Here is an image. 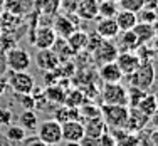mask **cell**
Masks as SVG:
<instances>
[{
    "mask_svg": "<svg viewBox=\"0 0 158 146\" xmlns=\"http://www.w3.org/2000/svg\"><path fill=\"white\" fill-rule=\"evenodd\" d=\"M82 92L77 91V89H74V91H69L66 96H64V103L67 104L69 107H79L82 104Z\"/></svg>",
    "mask_w": 158,
    "mask_h": 146,
    "instance_id": "f1b7e54d",
    "label": "cell"
},
{
    "mask_svg": "<svg viewBox=\"0 0 158 146\" xmlns=\"http://www.w3.org/2000/svg\"><path fill=\"white\" fill-rule=\"evenodd\" d=\"M79 146H101V141L99 138H91V136H86L79 141Z\"/></svg>",
    "mask_w": 158,
    "mask_h": 146,
    "instance_id": "836d02e7",
    "label": "cell"
},
{
    "mask_svg": "<svg viewBox=\"0 0 158 146\" xmlns=\"http://www.w3.org/2000/svg\"><path fill=\"white\" fill-rule=\"evenodd\" d=\"M150 47L153 49V52H155V54H158V34H155V37H153L152 40H150Z\"/></svg>",
    "mask_w": 158,
    "mask_h": 146,
    "instance_id": "74e56055",
    "label": "cell"
},
{
    "mask_svg": "<svg viewBox=\"0 0 158 146\" xmlns=\"http://www.w3.org/2000/svg\"><path fill=\"white\" fill-rule=\"evenodd\" d=\"M0 37H2V27H0Z\"/></svg>",
    "mask_w": 158,
    "mask_h": 146,
    "instance_id": "7bdbcfd3",
    "label": "cell"
},
{
    "mask_svg": "<svg viewBox=\"0 0 158 146\" xmlns=\"http://www.w3.org/2000/svg\"><path fill=\"white\" fill-rule=\"evenodd\" d=\"M126 96H128V107L133 109V107L138 106V103L146 96V91H141L140 87H135V86H130V89H126Z\"/></svg>",
    "mask_w": 158,
    "mask_h": 146,
    "instance_id": "484cf974",
    "label": "cell"
},
{
    "mask_svg": "<svg viewBox=\"0 0 158 146\" xmlns=\"http://www.w3.org/2000/svg\"><path fill=\"white\" fill-rule=\"evenodd\" d=\"M150 118H152V123H153V126H155V128H158V111L153 116H150Z\"/></svg>",
    "mask_w": 158,
    "mask_h": 146,
    "instance_id": "f35d334b",
    "label": "cell"
},
{
    "mask_svg": "<svg viewBox=\"0 0 158 146\" xmlns=\"http://www.w3.org/2000/svg\"><path fill=\"white\" fill-rule=\"evenodd\" d=\"M35 62L37 66L40 67L42 71H56L61 64V61H59L57 54H56L52 49H46V51H39L35 55Z\"/></svg>",
    "mask_w": 158,
    "mask_h": 146,
    "instance_id": "8fae6325",
    "label": "cell"
},
{
    "mask_svg": "<svg viewBox=\"0 0 158 146\" xmlns=\"http://www.w3.org/2000/svg\"><path fill=\"white\" fill-rule=\"evenodd\" d=\"M133 32H135V35L138 37V42L140 44H150V40L155 37L153 25H150V24H141V22H138L133 27Z\"/></svg>",
    "mask_w": 158,
    "mask_h": 146,
    "instance_id": "ffe728a7",
    "label": "cell"
},
{
    "mask_svg": "<svg viewBox=\"0 0 158 146\" xmlns=\"http://www.w3.org/2000/svg\"><path fill=\"white\" fill-rule=\"evenodd\" d=\"M7 87H9V84H7V77L0 74V97L3 96V92L7 91Z\"/></svg>",
    "mask_w": 158,
    "mask_h": 146,
    "instance_id": "d590c367",
    "label": "cell"
},
{
    "mask_svg": "<svg viewBox=\"0 0 158 146\" xmlns=\"http://www.w3.org/2000/svg\"><path fill=\"white\" fill-rule=\"evenodd\" d=\"M37 138L47 146H56L62 141V133H61V123L52 119H46L37 126Z\"/></svg>",
    "mask_w": 158,
    "mask_h": 146,
    "instance_id": "277c9868",
    "label": "cell"
},
{
    "mask_svg": "<svg viewBox=\"0 0 158 146\" xmlns=\"http://www.w3.org/2000/svg\"><path fill=\"white\" fill-rule=\"evenodd\" d=\"M67 146H79V143H67Z\"/></svg>",
    "mask_w": 158,
    "mask_h": 146,
    "instance_id": "60d3db41",
    "label": "cell"
},
{
    "mask_svg": "<svg viewBox=\"0 0 158 146\" xmlns=\"http://www.w3.org/2000/svg\"><path fill=\"white\" fill-rule=\"evenodd\" d=\"M101 141V146H116V140H114V134H111L110 131L104 133L103 136L99 138Z\"/></svg>",
    "mask_w": 158,
    "mask_h": 146,
    "instance_id": "d6a6232c",
    "label": "cell"
},
{
    "mask_svg": "<svg viewBox=\"0 0 158 146\" xmlns=\"http://www.w3.org/2000/svg\"><path fill=\"white\" fill-rule=\"evenodd\" d=\"M143 9H148V10H155L158 9V0H143Z\"/></svg>",
    "mask_w": 158,
    "mask_h": 146,
    "instance_id": "e575fe53",
    "label": "cell"
},
{
    "mask_svg": "<svg viewBox=\"0 0 158 146\" xmlns=\"http://www.w3.org/2000/svg\"><path fill=\"white\" fill-rule=\"evenodd\" d=\"M156 71H155V64L153 61L150 62H141L138 66V69L135 71L133 74H130V84L135 86V87H140L141 91H148L153 86V81H155Z\"/></svg>",
    "mask_w": 158,
    "mask_h": 146,
    "instance_id": "7a4b0ae2",
    "label": "cell"
},
{
    "mask_svg": "<svg viewBox=\"0 0 158 146\" xmlns=\"http://www.w3.org/2000/svg\"><path fill=\"white\" fill-rule=\"evenodd\" d=\"M66 42L74 54L86 51V46H88V32L81 30V29H76V30L66 39Z\"/></svg>",
    "mask_w": 158,
    "mask_h": 146,
    "instance_id": "2e32d148",
    "label": "cell"
},
{
    "mask_svg": "<svg viewBox=\"0 0 158 146\" xmlns=\"http://www.w3.org/2000/svg\"><path fill=\"white\" fill-rule=\"evenodd\" d=\"M114 62H116V66L119 67V71L123 72V76H130V74H133L135 71L138 69V66L141 64L140 57H138L136 52H133V51L119 52Z\"/></svg>",
    "mask_w": 158,
    "mask_h": 146,
    "instance_id": "30bf717a",
    "label": "cell"
},
{
    "mask_svg": "<svg viewBox=\"0 0 158 146\" xmlns=\"http://www.w3.org/2000/svg\"><path fill=\"white\" fill-rule=\"evenodd\" d=\"M32 64V57L25 49L22 47H14L5 52V66L9 71L14 72H27V69Z\"/></svg>",
    "mask_w": 158,
    "mask_h": 146,
    "instance_id": "3957f363",
    "label": "cell"
},
{
    "mask_svg": "<svg viewBox=\"0 0 158 146\" xmlns=\"http://www.w3.org/2000/svg\"><path fill=\"white\" fill-rule=\"evenodd\" d=\"M94 32L101 37V39L111 40V39H114V37L119 34V29H118V25H116L114 17L113 18H99V20L96 22Z\"/></svg>",
    "mask_w": 158,
    "mask_h": 146,
    "instance_id": "7c38bea8",
    "label": "cell"
},
{
    "mask_svg": "<svg viewBox=\"0 0 158 146\" xmlns=\"http://www.w3.org/2000/svg\"><path fill=\"white\" fill-rule=\"evenodd\" d=\"M136 20L141 24H150L153 25L158 20V14L155 10H148V9H141L140 12H136Z\"/></svg>",
    "mask_w": 158,
    "mask_h": 146,
    "instance_id": "83f0119b",
    "label": "cell"
},
{
    "mask_svg": "<svg viewBox=\"0 0 158 146\" xmlns=\"http://www.w3.org/2000/svg\"><path fill=\"white\" fill-rule=\"evenodd\" d=\"M118 54H119L118 47H116L111 40H106V39L101 40L99 46L91 52L93 59H94V62L98 66L106 64V62H114L116 57H118Z\"/></svg>",
    "mask_w": 158,
    "mask_h": 146,
    "instance_id": "52a82bcc",
    "label": "cell"
},
{
    "mask_svg": "<svg viewBox=\"0 0 158 146\" xmlns=\"http://www.w3.org/2000/svg\"><path fill=\"white\" fill-rule=\"evenodd\" d=\"M0 20H2V12H0Z\"/></svg>",
    "mask_w": 158,
    "mask_h": 146,
    "instance_id": "f6af8a7d",
    "label": "cell"
},
{
    "mask_svg": "<svg viewBox=\"0 0 158 146\" xmlns=\"http://www.w3.org/2000/svg\"><path fill=\"white\" fill-rule=\"evenodd\" d=\"M64 96H66V91L57 84L47 86V89L44 91V97H46L47 101H51V103H54V104L64 103Z\"/></svg>",
    "mask_w": 158,
    "mask_h": 146,
    "instance_id": "603a6c76",
    "label": "cell"
},
{
    "mask_svg": "<svg viewBox=\"0 0 158 146\" xmlns=\"http://www.w3.org/2000/svg\"><path fill=\"white\" fill-rule=\"evenodd\" d=\"M79 116V107H61V109H57V113H56V121L59 123H66V121H71V119H77Z\"/></svg>",
    "mask_w": 158,
    "mask_h": 146,
    "instance_id": "4316f807",
    "label": "cell"
},
{
    "mask_svg": "<svg viewBox=\"0 0 158 146\" xmlns=\"http://www.w3.org/2000/svg\"><path fill=\"white\" fill-rule=\"evenodd\" d=\"M116 25H118L119 32H126V30H133V27L138 24L136 20V14L135 12H128V10H118L114 15Z\"/></svg>",
    "mask_w": 158,
    "mask_h": 146,
    "instance_id": "e0dca14e",
    "label": "cell"
},
{
    "mask_svg": "<svg viewBox=\"0 0 158 146\" xmlns=\"http://www.w3.org/2000/svg\"><path fill=\"white\" fill-rule=\"evenodd\" d=\"M101 0H79L76 12L81 18H96L98 17V5H99Z\"/></svg>",
    "mask_w": 158,
    "mask_h": 146,
    "instance_id": "ac0fdd59",
    "label": "cell"
},
{
    "mask_svg": "<svg viewBox=\"0 0 158 146\" xmlns=\"http://www.w3.org/2000/svg\"><path fill=\"white\" fill-rule=\"evenodd\" d=\"M84 124V134L86 136H91V138H101L104 133H108L110 128L108 124L103 121L101 116H93V118H88Z\"/></svg>",
    "mask_w": 158,
    "mask_h": 146,
    "instance_id": "4fadbf2b",
    "label": "cell"
},
{
    "mask_svg": "<svg viewBox=\"0 0 158 146\" xmlns=\"http://www.w3.org/2000/svg\"><path fill=\"white\" fill-rule=\"evenodd\" d=\"M118 5L121 7V10L136 14L143 9V0H118Z\"/></svg>",
    "mask_w": 158,
    "mask_h": 146,
    "instance_id": "f546056e",
    "label": "cell"
},
{
    "mask_svg": "<svg viewBox=\"0 0 158 146\" xmlns=\"http://www.w3.org/2000/svg\"><path fill=\"white\" fill-rule=\"evenodd\" d=\"M61 133H62V141L79 143L84 138V124L79 119H71V121L61 123Z\"/></svg>",
    "mask_w": 158,
    "mask_h": 146,
    "instance_id": "ba28073f",
    "label": "cell"
},
{
    "mask_svg": "<svg viewBox=\"0 0 158 146\" xmlns=\"http://www.w3.org/2000/svg\"><path fill=\"white\" fill-rule=\"evenodd\" d=\"M7 84L15 94H31V91L35 86V81L29 72H14L9 71L7 74Z\"/></svg>",
    "mask_w": 158,
    "mask_h": 146,
    "instance_id": "5b68a950",
    "label": "cell"
},
{
    "mask_svg": "<svg viewBox=\"0 0 158 146\" xmlns=\"http://www.w3.org/2000/svg\"><path fill=\"white\" fill-rule=\"evenodd\" d=\"M27 146H47V144H44L39 138H31V140L27 141Z\"/></svg>",
    "mask_w": 158,
    "mask_h": 146,
    "instance_id": "8d00e7d4",
    "label": "cell"
},
{
    "mask_svg": "<svg viewBox=\"0 0 158 146\" xmlns=\"http://www.w3.org/2000/svg\"><path fill=\"white\" fill-rule=\"evenodd\" d=\"M99 116L108 124L110 129H125L130 116V107L128 106H108L103 104L99 109Z\"/></svg>",
    "mask_w": 158,
    "mask_h": 146,
    "instance_id": "6da1fadb",
    "label": "cell"
},
{
    "mask_svg": "<svg viewBox=\"0 0 158 146\" xmlns=\"http://www.w3.org/2000/svg\"><path fill=\"white\" fill-rule=\"evenodd\" d=\"M19 121L25 131H35L37 126H39V119H37V114L34 111H24L20 116H19Z\"/></svg>",
    "mask_w": 158,
    "mask_h": 146,
    "instance_id": "7402d4cb",
    "label": "cell"
},
{
    "mask_svg": "<svg viewBox=\"0 0 158 146\" xmlns=\"http://www.w3.org/2000/svg\"><path fill=\"white\" fill-rule=\"evenodd\" d=\"M56 39H57V35H56L54 29L47 27V25H40V27H37L35 32H34L32 44L35 46L37 51H46V49H52Z\"/></svg>",
    "mask_w": 158,
    "mask_h": 146,
    "instance_id": "9c48e42d",
    "label": "cell"
},
{
    "mask_svg": "<svg viewBox=\"0 0 158 146\" xmlns=\"http://www.w3.org/2000/svg\"><path fill=\"white\" fill-rule=\"evenodd\" d=\"M118 3L116 2H110V0H101L98 5V17L101 18H113L118 12Z\"/></svg>",
    "mask_w": 158,
    "mask_h": 146,
    "instance_id": "cb8c5ba5",
    "label": "cell"
},
{
    "mask_svg": "<svg viewBox=\"0 0 158 146\" xmlns=\"http://www.w3.org/2000/svg\"><path fill=\"white\" fill-rule=\"evenodd\" d=\"M19 96V103L22 107H25V111H34L35 109V99L31 94H17Z\"/></svg>",
    "mask_w": 158,
    "mask_h": 146,
    "instance_id": "4dcf8cb0",
    "label": "cell"
},
{
    "mask_svg": "<svg viewBox=\"0 0 158 146\" xmlns=\"http://www.w3.org/2000/svg\"><path fill=\"white\" fill-rule=\"evenodd\" d=\"M153 96H155V101L158 103V92H156V94H153Z\"/></svg>",
    "mask_w": 158,
    "mask_h": 146,
    "instance_id": "b9f144b4",
    "label": "cell"
},
{
    "mask_svg": "<svg viewBox=\"0 0 158 146\" xmlns=\"http://www.w3.org/2000/svg\"><path fill=\"white\" fill-rule=\"evenodd\" d=\"M14 119V113L7 107H0V126H9L12 124Z\"/></svg>",
    "mask_w": 158,
    "mask_h": 146,
    "instance_id": "1f68e13d",
    "label": "cell"
},
{
    "mask_svg": "<svg viewBox=\"0 0 158 146\" xmlns=\"http://www.w3.org/2000/svg\"><path fill=\"white\" fill-rule=\"evenodd\" d=\"M25 133H27V131L22 128V126L9 124V128L5 129V134H3V136L9 141H12V143H20V141L25 140Z\"/></svg>",
    "mask_w": 158,
    "mask_h": 146,
    "instance_id": "d4e9b609",
    "label": "cell"
},
{
    "mask_svg": "<svg viewBox=\"0 0 158 146\" xmlns=\"http://www.w3.org/2000/svg\"><path fill=\"white\" fill-rule=\"evenodd\" d=\"M119 47L118 51L119 52H123V51H136L138 47L141 46L140 42H138V37L135 35V32L133 30H126V32H123L121 34V39H119Z\"/></svg>",
    "mask_w": 158,
    "mask_h": 146,
    "instance_id": "44dd1931",
    "label": "cell"
},
{
    "mask_svg": "<svg viewBox=\"0 0 158 146\" xmlns=\"http://www.w3.org/2000/svg\"><path fill=\"white\" fill-rule=\"evenodd\" d=\"M110 2H116V3H118V0H110Z\"/></svg>",
    "mask_w": 158,
    "mask_h": 146,
    "instance_id": "ee69618b",
    "label": "cell"
},
{
    "mask_svg": "<svg viewBox=\"0 0 158 146\" xmlns=\"http://www.w3.org/2000/svg\"><path fill=\"white\" fill-rule=\"evenodd\" d=\"M101 97H103V104H108V106H128L126 87H123L121 82L104 84Z\"/></svg>",
    "mask_w": 158,
    "mask_h": 146,
    "instance_id": "8992f818",
    "label": "cell"
},
{
    "mask_svg": "<svg viewBox=\"0 0 158 146\" xmlns=\"http://www.w3.org/2000/svg\"><path fill=\"white\" fill-rule=\"evenodd\" d=\"M7 5V0H0V9H2V7H5Z\"/></svg>",
    "mask_w": 158,
    "mask_h": 146,
    "instance_id": "ab89813d",
    "label": "cell"
},
{
    "mask_svg": "<svg viewBox=\"0 0 158 146\" xmlns=\"http://www.w3.org/2000/svg\"><path fill=\"white\" fill-rule=\"evenodd\" d=\"M135 109H138L141 114H145L146 118L153 116L158 111V103L155 101V96H153V94H146L140 103H138V106L135 107Z\"/></svg>",
    "mask_w": 158,
    "mask_h": 146,
    "instance_id": "d6986e66",
    "label": "cell"
},
{
    "mask_svg": "<svg viewBox=\"0 0 158 146\" xmlns=\"http://www.w3.org/2000/svg\"><path fill=\"white\" fill-rule=\"evenodd\" d=\"M52 29H54V32H56V35H57V37H61V39H67L71 34L76 30V25L73 24V20H71L69 17L57 15V17H56V20H54Z\"/></svg>",
    "mask_w": 158,
    "mask_h": 146,
    "instance_id": "9a60e30c",
    "label": "cell"
},
{
    "mask_svg": "<svg viewBox=\"0 0 158 146\" xmlns=\"http://www.w3.org/2000/svg\"><path fill=\"white\" fill-rule=\"evenodd\" d=\"M99 77L104 84H118L123 79V72L116 66V62H106L99 66Z\"/></svg>",
    "mask_w": 158,
    "mask_h": 146,
    "instance_id": "5bb4252c",
    "label": "cell"
}]
</instances>
